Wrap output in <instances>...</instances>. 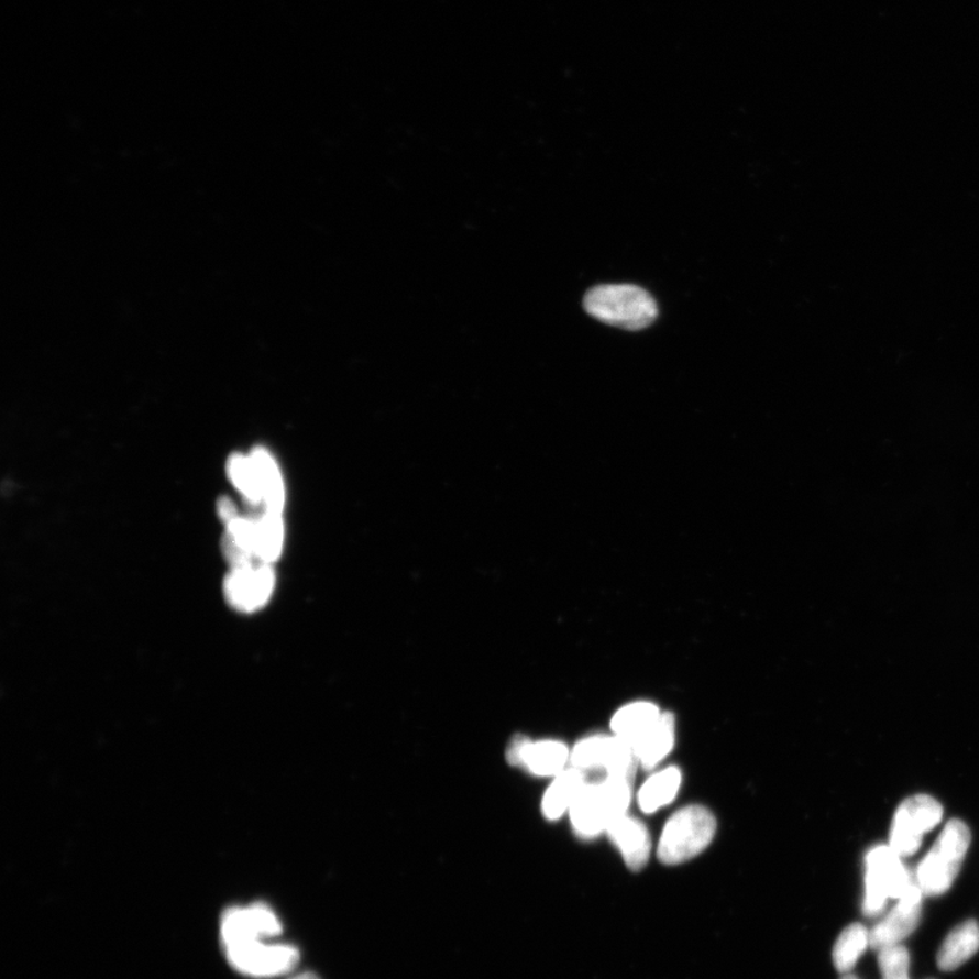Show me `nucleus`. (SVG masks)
I'll return each instance as SVG.
<instances>
[{"mask_svg":"<svg viewBox=\"0 0 979 979\" xmlns=\"http://www.w3.org/2000/svg\"><path fill=\"white\" fill-rule=\"evenodd\" d=\"M635 777L607 774L598 782H586L572 809L570 821L575 834L592 839L603 833L615 820L627 814L632 799Z\"/></svg>","mask_w":979,"mask_h":979,"instance_id":"obj_1","label":"nucleus"},{"mask_svg":"<svg viewBox=\"0 0 979 979\" xmlns=\"http://www.w3.org/2000/svg\"><path fill=\"white\" fill-rule=\"evenodd\" d=\"M587 315L604 324L639 331L653 324L659 308L647 290L636 285H601L586 293Z\"/></svg>","mask_w":979,"mask_h":979,"instance_id":"obj_2","label":"nucleus"},{"mask_svg":"<svg viewBox=\"0 0 979 979\" xmlns=\"http://www.w3.org/2000/svg\"><path fill=\"white\" fill-rule=\"evenodd\" d=\"M717 832L716 816L704 805H688L667 821L658 845V857L666 866L693 860L710 848Z\"/></svg>","mask_w":979,"mask_h":979,"instance_id":"obj_3","label":"nucleus"},{"mask_svg":"<svg viewBox=\"0 0 979 979\" xmlns=\"http://www.w3.org/2000/svg\"><path fill=\"white\" fill-rule=\"evenodd\" d=\"M970 843V828L964 821L947 823L917 869V884L925 897L943 895L952 889Z\"/></svg>","mask_w":979,"mask_h":979,"instance_id":"obj_4","label":"nucleus"},{"mask_svg":"<svg viewBox=\"0 0 979 979\" xmlns=\"http://www.w3.org/2000/svg\"><path fill=\"white\" fill-rule=\"evenodd\" d=\"M902 857L891 846H877L866 858V900L864 914L873 917L883 912L887 900H901L914 883L913 875L903 866Z\"/></svg>","mask_w":979,"mask_h":979,"instance_id":"obj_5","label":"nucleus"},{"mask_svg":"<svg viewBox=\"0 0 979 979\" xmlns=\"http://www.w3.org/2000/svg\"><path fill=\"white\" fill-rule=\"evenodd\" d=\"M943 807L930 794H915L903 802L892 823L890 846L902 858L917 854L924 835L942 822Z\"/></svg>","mask_w":979,"mask_h":979,"instance_id":"obj_6","label":"nucleus"},{"mask_svg":"<svg viewBox=\"0 0 979 979\" xmlns=\"http://www.w3.org/2000/svg\"><path fill=\"white\" fill-rule=\"evenodd\" d=\"M228 961L241 975L253 978H274L287 975L298 965L297 948L266 941L248 942L224 947Z\"/></svg>","mask_w":979,"mask_h":979,"instance_id":"obj_7","label":"nucleus"},{"mask_svg":"<svg viewBox=\"0 0 979 979\" xmlns=\"http://www.w3.org/2000/svg\"><path fill=\"white\" fill-rule=\"evenodd\" d=\"M570 763L583 771L603 769L607 774L636 777L638 760L629 741L616 735H595L574 746Z\"/></svg>","mask_w":979,"mask_h":979,"instance_id":"obj_8","label":"nucleus"},{"mask_svg":"<svg viewBox=\"0 0 979 979\" xmlns=\"http://www.w3.org/2000/svg\"><path fill=\"white\" fill-rule=\"evenodd\" d=\"M282 924L266 903L246 908H230L221 920L223 948L248 942L267 941L280 935Z\"/></svg>","mask_w":979,"mask_h":979,"instance_id":"obj_9","label":"nucleus"},{"mask_svg":"<svg viewBox=\"0 0 979 979\" xmlns=\"http://www.w3.org/2000/svg\"><path fill=\"white\" fill-rule=\"evenodd\" d=\"M275 586V574L271 564L253 563L235 568L224 580L223 591L227 601L241 613H253L266 606Z\"/></svg>","mask_w":979,"mask_h":979,"instance_id":"obj_10","label":"nucleus"},{"mask_svg":"<svg viewBox=\"0 0 979 979\" xmlns=\"http://www.w3.org/2000/svg\"><path fill=\"white\" fill-rule=\"evenodd\" d=\"M923 897V891L915 883L894 910L869 932V946L880 952L886 947L897 946L903 938L912 935L920 924Z\"/></svg>","mask_w":979,"mask_h":979,"instance_id":"obj_11","label":"nucleus"},{"mask_svg":"<svg viewBox=\"0 0 979 979\" xmlns=\"http://www.w3.org/2000/svg\"><path fill=\"white\" fill-rule=\"evenodd\" d=\"M606 834L620 851L627 868L641 871L647 866L652 854V838L641 821L629 814L622 815L609 825Z\"/></svg>","mask_w":979,"mask_h":979,"instance_id":"obj_12","label":"nucleus"},{"mask_svg":"<svg viewBox=\"0 0 979 979\" xmlns=\"http://www.w3.org/2000/svg\"><path fill=\"white\" fill-rule=\"evenodd\" d=\"M675 746V716L661 713L658 723L632 745L638 763L645 770H653L664 760Z\"/></svg>","mask_w":979,"mask_h":979,"instance_id":"obj_13","label":"nucleus"},{"mask_svg":"<svg viewBox=\"0 0 979 979\" xmlns=\"http://www.w3.org/2000/svg\"><path fill=\"white\" fill-rule=\"evenodd\" d=\"M250 517L253 520V554L258 563L271 564L278 560L284 546L282 514L256 509Z\"/></svg>","mask_w":979,"mask_h":979,"instance_id":"obj_14","label":"nucleus"},{"mask_svg":"<svg viewBox=\"0 0 979 979\" xmlns=\"http://www.w3.org/2000/svg\"><path fill=\"white\" fill-rule=\"evenodd\" d=\"M979 952V924L975 920L956 926L937 954L938 969L954 971Z\"/></svg>","mask_w":979,"mask_h":979,"instance_id":"obj_15","label":"nucleus"},{"mask_svg":"<svg viewBox=\"0 0 979 979\" xmlns=\"http://www.w3.org/2000/svg\"><path fill=\"white\" fill-rule=\"evenodd\" d=\"M585 785L583 770L570 768L558 774L541 802V811L547 820L557 821L566 814Z\"/></svg>","mask_w":979,"mask_h":979,"instance_id":"obj_16","label":"nucleus"},{"mask_svg":"<svg viewBox=\"0 0 979 979\" xmlns=\"http://www.w3.org/2000/svg\"><path fill=\"white\" fill-rule=\"evenodd\" d=\"M250 458L255 466L263 509L273 512V514H282L285 506V486L278 464L264 448L253 449Z\"/></svg>","mask_w":979,"mask_h":979,"instance_id":"obj_17","label":"nucleus"},{"mask_svg":"<svg viewBox=\"0 0 979 979\" xmlns=\"http://www.w3.org/2000/svg\"><path fill=\"white\" fill-rule=\"evenodd\" d=\"M568 762H570V751L563 743L529 740L524 748L520 765L535 776L557 777L566 770L564 768Z\"/></svg>","mask_w":979,"mask_h":979,"instance_id":"obj_18","label":"nucleus"},{"mask_svg":"<svg viewBox=\"0 0 979 979\" xmlns=\"http://www.w3.org/2000/svg\"><path fill=\"white\" fill-rule=\"evenodd\" d=\"M682 785V771L670 766L645 781L638 792V805L645 814H654L676 799Z\"/></svg>","mask_w":979,"mask_h":979,"instance_id":"obj_19","label":"nucleus"},{"mask_svg":"<svg viewBox=\"0 0 979 979\" xmlns=\"http://www.w3.org/2000/svg\"><path fill=\"white\" fill-rule=\"evenodd\" d=\"M660 716L659 707L652 702H632L614 714L612 729L614 735L632 746L658 723Z\"/></svg>","mask_w":979,"mask_h":979,"instance_id":"obj_20","label":"nucleus"},{"mask_svg":"<svg viewBox=\"0 0 979 979\" xmlns=\"http://www.w3.org/2000/svg\"><path fill=\"white\" fill-rule=\"evenodd\" d=\"M869 946V932L861 924H851L840 933L833 948L835 969L840 975H848L855 969L858 959Z\"/></svg>","mask_w":979,"mask_h":979,"instance_id":"obj_21","label":"nucleus"},{"mask_svg":"<svg viewBox=\"0 0 979 979\" xmlns=\"http://www.w3.org/2000/svg\"><path fill=\"white\" fill-rule=\"evenodd\" d=\"M228 474L235 488L244 495L246 503L255 509H263L255 466L250 457L233 454L229 458Z\"/></svg>","mask_w":979,"mask_h":979,"instance_id":"obj_22","label":"nucleus"},{"mask_svg":"<svg viewBox=\"0 0 979 979\" xmlns=\"http://www.w3.org/2000/svg\"><path fill=\"white\" fill-rule=\"evenodd\" d=\"M878 961L884 979H910V955L901 944L880 949Z\"/></svg>","mask_w":979,"mask_h":979,"instance_id":"obj_23","label":"nucleus"},{"mask_svg":"<svg viewBox=\"0 0 979 979\" xmlns=\"http://www.w3.org/2000/svg\"><path fill=\"white\" fill-rule=\"evenodd\" d=\"M529 739L524 736L515 737L512 740L510 746L508 747V751H506V757H508L509 763L512 765H520L524 748H526Z\"/></svg>","mask_w":979,"mask_h":979,"instance_id":"obj_24","label":"nucleus"},{"mask_svg":"<svg viewBox=\"0 0 979 979\" xmlns=\"http://www.w3.org/2000/svg\"><path fill=\"white\" fill-rule=\"evenodd\" d=\"M218 515H220L221 520L224 524L234 520L235 517H239L238 508H235L232 501L229 498H221L218 501Z\"/></svg>","mask_w":979,"mask_h":979,"instance_id":"obj_25","label":"nucleus"},{"mask_svg":"<svg viewBox=\"0 0 979 979\" xmlns=\"http://www.w3.org/2000/svg\"><path fill=\"white\" fill-rule=\"evenodd\" d=\"M290 979H320L318 976L314 975V972H302V975H298Z\"/></svg>","mask_w":979,"mask_h":979,"instance_id":"obj_26","label":"nucleus"},{"mask_svg":"<svg viewBox=\"0 0 979 979\" xmlns=\"http://www.w3.org/2000/svg\"><path fill=\"white\" fill-rule=\"evenodd\" d=\"M840 979H857V977L854 975H849V972H848V975H844V977Z\"/></svg>","mask_w":979,"mask_h":979,"instance_id":"obj_27","label":"nucleus"}]
</instances>
